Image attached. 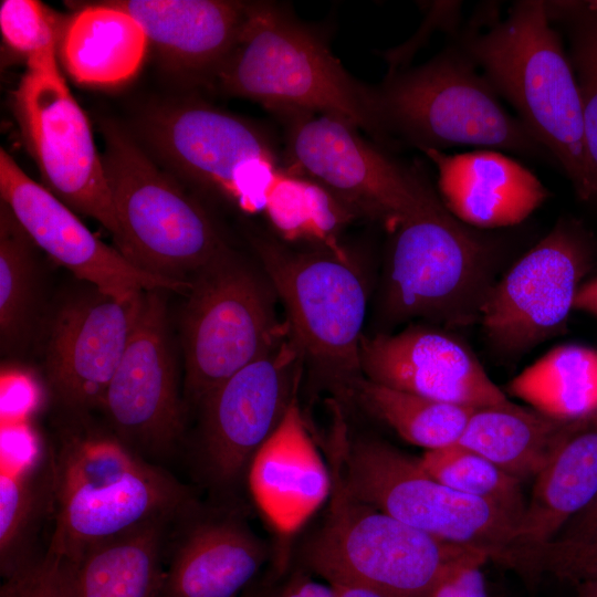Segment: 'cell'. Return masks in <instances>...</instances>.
Wrapping results in <instances>:
<instances>
[{"instance_id":"obj_1","label":"cell","mask_w":597,"mask_h":597,"mask_svg":"<svg viewBox=\"0 0 597 597\" xmlns=\"http://www.w3.org/2000/svg\"><path fill=\"white\" fill-rule=\"evenodd\" d=\"M459 46L561 165L576 195L594 200L577 81L545 1H516L503 20L495 9L474 14Z\"/></svg>"},{"instance_id":"obj_2","label":"cell","mask_w":597,"mask_h":597,"mask_svg":"<svg viewBox=\"0 0 597 597\" xmlns=\"http://www.w3.org/2000/svg\"><path fill=\"white\" fill-rule=\"evenodd\" d=\"M214 82L277 117L332 115L379 142L374 86L355 80L323 38L274 2H247L237 41Z\"/></svg>"},{"instance_id":"obj_3","label":"cell","mask_w":597,"mask_h":597,"mask_svg":"<svg viewBox=\"0 0 597 597\" xmlns=\"http://www.w3.org/2000/svg\"><path fill=\"white\" fill-rule=\"evenodd\" d=\"M379 146L420 150L459 146L527 157L548 153L501 104L485 76L460 49L449 48L415 66L390 70L374 86Z\"/></svg>"},{"instance_id":"obj_4","label":"cell","mask_w":597,"mask_h":597,"mask_svg":"<svg viewBox=\"0 0 597 597\" xmlns=\"http://www.w3.org/2000/svg\"><path fill=\"white\" fill-rule=\"evenodd\" d=\"M55 527L48 552L76 562L91 547L161 522L187 502L184 488L117 436H66L54 470Z\"/></svg>"},{"instance_id":"obj_5","label":"cell","mask_w":597,"mask_h":597,"mask_svg":"<svg viewBox=\"0 0 597 597\" xmlns=\"http://www.w3.org/2000/svg\"><path fill=\"white\" fill-rule=\"evenodd\" d=\"M377 315L384 327L427 323L443 328L479 322L493 282V245L443 206L439 195L391 232Z\"/></svg>"},{"instance_id":"obj_6","label":"cell","mask_w":597,"mask_h":597,"mask_svg":"<svg viewBox=\"0 0 597 597\" xmlns=\"http://www.w3.org/2000/svg\"><path fill=\"white\" fill-rule=\"evenodd\" d=\"M256 261L271 281L290 332L314 378L345 396L364 377L359 347L368 291L345 253L295 248L276 235L249 233Z\"/></svg>"},{"instance_id":"obj_7","label":"cell","mask_w":597,"mask_h":597,"mask_svg":"<svg viewBox=\"0 0 597 597\" xmlns=\"http://www.w3.org/2000/svg\"><path fill=\"white\" fill-rule=\"evenodd\" d=\"M102 161L122 232L119 251L180 284L232 250L205 207L121 128L103 126Z\"/></svg>"},{"instance_id":"obj_8","label":"cell","mask_w":597,"mask_h":597,"mask_svg":"<svg viewBox=\"0 0 597 597\" xmlns=\"http://www.w3.org/2000/svg\"><path fill=\"white\" fill-rule=\"evenodd\" d=\"M180 315L184 397L200 405L218 386L266 354L287 333L275 290L260 263L233 249L189 282Z\"/></svg>"},{"instance_id":"obj_9","label":"cell","mask_w":597,"mask_h":597,"mask_svg":"<svg viewBox=\"0 0 597 597\" xmlns=\"http://www.w3.org/2000/svg\"><path fill=\"white\" fill-rule=\"evenodd\" d=\"M333 468L329 513L306 551L308 564L329 584L428 597L440 576L474 548L441 541L359 501Z\"/></svg>"},{"instance_id":"obj_10","label":"cell","mask_w":597,"mask_h":597,"mask_svg":"<svg viewBox=\"0 0 597 597\" xmlns=\"http://www.w3.org/2000/svg\"><path fill=\"white\" fill-rule=\"evenodd\" d=\"M139 127L147 145L179 176L245 213L264 214L284 167L261 128L193 100L154 107Z\"/></svg>"},{"instance_id":"obj_11","label":"cell","mask_w":597,"mask_h":597,"mask_svg":"<svg viewBox=\"0 0 597 597\" xmlns=\"http://www.w3.org/2000/svg\"><path fill=\"white\" fill-rule=\"evenodd\" d=\"M334 455L347 491L359 501L441 541L484 549L511 544L519 521L488 501L459 493L394 447L376 440L345 442Z\"/></svg>"},{"instance_id":"obj_12","label":"cell","mask_w":597,"mask_h":597,"mask_svg":"<svg viewBox=\"0 0 597 597\" xmlns=\"http://www.w3.org/2000/svg\"><path fill=\"white\" fill-rule=\"evenodd\" d=\"M279 118L285 127L283 166L326 188L357 218L391 232L438 196L421 170L399 161L342 118L315 113Z\"/></svg>"},{"instance_id":"obj_13","label":"cell","mask_w":597,"mask_h":597,"mask_svg":"<svg viewBox=\"0 0 597 597\" xmlns=\"http://www.w3.org/2000/svg\"><path fill=\"white\" fill-rule=\"evenodd\" d=\"M12 102L43 186L73 211L100 222L119 249L122 232L102 156L60 71L28 69Z\"/></svg>"},{"instance_id":"obj_14","label":"cell","mask_w":597,"mask_h":597,"mask_svg":"<svg viewBox=\"0 0 597 597\" xmlns=\"http://www.w3.org/2000/svg\"><path fill=\"white\" fill-rule=\"evenodd\" d=\"M591 262L584 229L561 220L491 285L479 316L486 338L498 350L520 355L557 335Z\"/></svg>"},{"instance_id":"obj_15","label":"cell","mask_w":597,"mask_h":597,"mask_svg":"<svg viewBox=\"0 0 597 597\" xmlns=\"http://www.w3.org/2000/svg\"><path fill=\"white\" fill-rule=\"evenodd\" d=\"M144 293L122 301L90 285L61 300L45 318V377L56 401L74 417L82 419L102 409L137 323Z\"/></svg>"},{"instance_id":"obj_16","label":"cell","mask_w":597,"mask_h":597,"mask_svg":"<svg viewBox=\"0 0 597 597\" xmlns=\"http://www.w3.org/2000/svg\"><path fill=\"white\" fill-rule=\"evenodd\" d=\"M165 292L144 293L137 323L102 406L115 436L153 452L170 450L185 423Z\"/></svg>"},{"instance_id":"obj_17","label":"cell","mask_w":597,"mask_h":597,"mask_svg":"<svg viewBox=\"0 0 597 597\" xmlns=\"http://www.w3.org/2000/svg\"><path fill=\"white\" fill-rule=\"evenodd\" d=\"M305 370L289 333L266 354L231 376L200 404L201 446L212 476L234 480L281 422Z\"/></svg>"},{"instance_id":"obj_18","label":"cell","mask_w":597,"mask_h":597,"mask_svg":"<svg viewBox=\"0 0 597 597\" xmlns=\"http://www.w3.org/2000/svg\"><path fill=\"white\" fill-rule=\"evenodd\" d=\"M0 195L38 249L74 277L107 295L129 301L145 291L186 294L189 289L142 270L117 248L101 241L75 211L30 178L3 148Z\"/></svg>"},{"instance_id":"obj_19","label":"cell","mask_w":597,"mask_h":597,"mask_svg":"<svg viewBox=\"0 0 597 597\" xmlns=\"http://www.w3.org/2000/svg\"><path fill=\"white\" fill-rule=\"evenodd\" d=\"M359 364L366 379L430 399L473 408L510 401L470 347L437 325L365 333Z\"/></svg>"},{"instance_id":"obj_20","label":"cell","mask_w":597,"mask_h":597,"mask_svg":"<svg viewBox=\"0 0 597 597\" xmlns=\"http://www.w3.org/2000/svg\"><path fill=\"white\" fill-rule=\"evenodd\" d=\"M423 154L437 169L443 206L473 229L520 224L548 198L547 188L530 169L499 150Z\"/></svg>"},{"instance_id":"obj_21","label":"cell","mask_w":597,"mask_h":597,"mask_svg":"<svg viewBox=\"0 0 597 597\" xmlns=\"http://www.w3.org/2000/svg\"><path fill=\"white\" fill-rule=\"evenodd\" d=\"M252 496L275 531L296 532L329 495L331 474L295 399L251 459Z\"/></svg>"},{"instance_id":"obj_22","label":"cell","mask_w":597,"mask_h":597,"mask_svg":"<svg viewBox=\"0 0 597 597\" xmlns=\"http://www.w3.org/2000/svg\"><path fill=\"white\" fill-rule=\"evenodd\" d=\"M144 29L164 63L197 81H214L232 50L247 2L228 0H112Z\"/></svg>"},{"instance_id":"obj_23","label":"cell","mask_w":597,"mask_h":597,"mask_svg":"<svg viewBox=\"0 0 597 597\" xmlns=\"http://www.w3.org/2000/svg\"><path fill=\"white\" fill-rule=\"evenodd\" d=\"M597 494V413L572 420L536 474L510 545L554 540ZM509 546V545H507Z\"/></svg>"},{"instance_id":"obj_24","label":"cell","mask_w":597,"mask_h":597,"mask_svg":"<svg viewBox=\"0 0 597 597\" xmlns=\"http://www.w3.org/2000/svg\"><path fill=\"white\" fill-rule=\"evenodd\" d=\"M262 559L261 545L240 525H199L177 549L164 577L161 596L237 597Z\"/></svg>"},{"instance_id":"obj_25","label":"cell","mask_w":597,"mask_h":597,"mask_svg":"<svg viewBox=\"0 0 597 597\" xmlns=\"http://www.w3.org/2000/svg\"><path fill=\"white\" fill-rule=\"evenodd\" d=\"M148 44L142 25L111 1L83 7L61 38L62 62L74 81L112 86L140 69Z\"/></svg>"},{"instance_id":"obj_26","label":"cell","mask_w":597,"mask_h":597,"mask_svg":"<svg viewBox=\"0 0 597 597\" xmlns=\"http://www.w3.org/2000/svg\"><path fill=\"white\" fill-rule=\"evenodd\" d=\"M568 422L509 401L475 408L457 443L522 481L542 470Z\"/></svg>"},{"instance_id":"obj_27","label":"cell","mask_w":597,"mask_h":597,"mask_svg":"<svg viewBox=\"0 0 597 597\" xmlns=\"http://www.w3.org/2000/svg\"><path fill=\"white\" fill-rule=\"evenodd\" d=\"M161 522L87 549L70 563L74 597H161Z\"/></svg>"},{"instance_id":"obj_28","label":"cell","mask_w":597,"mask_h":597,"mask_svg":"<svg viewBox=\"0 0 597 597\" xmlns=\"http://www.w3.org/2000/svg\"><path fill=\"white\" fill-rule=\"evenodd\" d=\"M36 249L0 201V348L6 356L24 354L43 328Z\"/></svg>"},{"instance_id":"obj_29","label":"cell","mask_w":597,"mask_h":597,"mask_svg":"<svg viewBox=\"0 0 597 597\" xmlns=\"http://www.w3.org/2000/svg\"><path fill=\"white\" fill-rule=\"evenodd\" d=\"M509 391L532 409L562 421L597 413V349L580 344L552 348L516 375Z\"/></svg>"},{"instance_id":"obj_30","label":"cell","mask_w":597,"mask_h":597,"mask_svg":"<svg viewBox=\"0 0 597 597\" xmlns=\"http://www.w3.org/2000/svg\"><path fill=\"white\" fill-rule=\"evenodd\" d=\"M263 216L282 241L338 253L346 252L338 242L342 229L357 218L326 188L285 167Z\"/></svg>"},{"instance_id":"obj_31","label":"cell","mask_w":597,"mask_h":597,"mask_svg":"<svg viewBox=\"0 0 597 597\" xmlns=\"http://www.w3.org/2000/svg\"><path fill=\"white\" fill-rule=\"evenodd\" d=\"M352 397L411 444L434 450L457 443L475 408L439 401L359 378Z\"/></svg>"},{"instance_id":"obj_32","label":"cell","mask_w":597,"mask_h":597,"mask_svg":"<svg viewBox=\"0 0 597 597\" xmlns=\"http://www.w3.org/2000/svg\"><path fill=\"white\" fill-rule=\"evenodd\" d=\"M418 461L430 476L443 485L493 503L520 522L526 506L521 480L485 457L454 443L428 450Z\"/></svg>"},{"instance_id":"obj_33","label":"cell","mask_w":597,"mask_h":597,"mask_svg":"<svg viewBox=\"0 0 597 597\" xmlns=\"http://www.w3.org/2000/svg\"><path fill=\"white\" fill-rule=\"evenodd\" d=\"M552 22H565L569 61L580 96L585 146L597 199V1H545Z\"/></svg>"},{"instance_id":"obj_34","label":"cell","mask_w":597,"mask_h":597,"mask_svg":"<svg viewBox=\"0 0 597 597\" xmlns=\"http://www.w3.org/2000/svg\"><path fill=\"white\" fill-rule=\"evenodd\" d=\"M527 580L543 574L576 585L597 578V542L552 540L531 545H509L492 557Z\"/></svg>"},{"instance_id":"obj_35","label":"cell","mask_w":597,"mask_h":597,"mask_svg":"<svg viewBox=\"0 0 597 597\" xmlns=\"http://www.w3.org/2000/svg\"><path fill=\"white\" fill-rule=\"evenodd\" d=\"M0 29L6 44L25 59L28 69L59 70L56 22L40 1H1Z\"/></svg>"},{"instance_id":"obj_36","label":"cell","mask_w":597,"mask_h":597,"mask_svg":"<svg viewBox=\"0 0 597 597\" xmlns=\"http://www.w3.org/2000/svg\"><path fill=\"white\" fill-rule=\"evenodd\" d=\"M0 555L1 574L9 577L17 567L15 546L30 521L33 507L31 468L1 464Z\"/></svg>"},{"instance_id":"obj_37","label":"cell","mask_w":597,"mask_h":597,"mask_svg":"<svg viewBox=\"0 0 597 597\" xmlns=\"http://www.w3.org/2000/svg\"><path fill=\"white\" fill-rule=\"evenodd\" d=\"M0 597H74L70 563L50 552L29 558L4 578Z\"/></svg>"},{"instance_id":"obj_38","label":"cell","mask_w":597,"mask_h":597,"mask_svg":"<svg viewBox=\"0 0 597 597\" xmlns=\"http://www.w3.org/2000/svg\"><path fill=\"white\" fill-rule=\"evenodd\" d=\"M489 559L486 551L471 549L440 576L428 597H488L482 566Z\"/></svg>"},{"instance_id":"obj_39","label":"cell","mask_w":597,"mask_h":597,"mask_svg":"<svg viewBox=\"0 0 597 597\" xmlns=\"http://www.w3.org/2000/svg\"><path fill=\"white\" fill-rule=\"evenodd\" d=\"M554 540L573 542H597V494L561 530Z\"/></svg>"},{"instance_id":"obj_40","label":"cell","mask_w":597,"mask_h":597,"mask_svg":"<svg viewBox=\"0 0 597 597\" xmlns=\"http://www.w3.org/2000/svg\"><path fill=\"white\" fill-rule=\"evenodd\" d=\"M280 597H336L333 585H324L307 577L294 579Z\"/></svg>"},{"instance_id":"obj_41","label":"cell","mask_w":597,"mask_h":597,"mask_svg":"<svg viewBox=\"0 0 597 597\" xmlns=\"http://www.w3.org/2000/svg\"><path fill=\"white\" fill-rule=\"evenodd\" d=\"M574 310L597 317V276L582 284L575 298Z\"/></svg>"},{"instance_id":"obj_42","label":"cell","mask_w":597,"mask_h":597,"mask_svg":"<svg viewBox=\"0 0 597 597\" xmlns=\"http://www.w3.org/2000/svg\"><path fill=\"white\" fill-rule=\"evenodd\" d=\"M332 585V584H331ZM336 589V597H392L379 590L363 586L333 585Z\"/></svg>"},{"instance_id":"obj_43","label":"cell","mask_w":597,"mask_h":597,"mask_svg":"<svg viewBox=\"0 0 597 597\" xmlns=\"http://www.w3.org/2000/svg\"><path fill=\"white\" fill-rule=\"evenodd\" d=\"M575 588V597H597V578L578 583Z\"/></svg>"},{"instance_id":"obj_44","label":"cell","mask_w":597,"mask_h":597,"mask_svg":"<svg viewBox=\"0 0 597 597\" xmlns=\"http://www.w3.org/2000/svg\"><path fill=\"white\" fill-rule=\"evenodd\" d=\"M244 597H253L252 595H248V596H244Z\"/></svg>"},{"instance_id":"obj_45","label":"cell","mask_w":597,"mask_h":597,"mask_svg":"<svg viewBox=\"0 0 597 597\" xmlns=\"http://www.w3.org/2000/svg\"><path fill=\"white\" fill-rule=\"evenodd\" d=\"M163 597V596H161Z\"/></svg>"}]
</instances>
